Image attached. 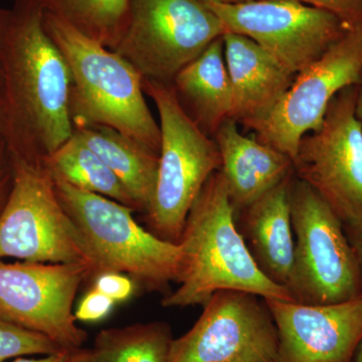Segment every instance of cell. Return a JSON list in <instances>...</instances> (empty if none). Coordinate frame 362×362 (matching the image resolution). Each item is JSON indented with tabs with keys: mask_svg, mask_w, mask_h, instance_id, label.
I'll return each mask as SVG.
<instances>
[{
	"mask_svg": "<svg viewBox=\"0 0 362 362\" xmlns=\"http://www.w3.org/2000/svg\"><path fill=\"white\" fill-rule=\"evenodd\" d=\"M1 138L11 156L45 164L73 134L71 73L47 35L37 0H14L0 49Z\"/></svg>",
	"mask_w": 362,
	"mask_h": 362,
	"instance_id": "6da1fadb",
	"label": "cell"
},
{
	"mask_svg": "<svg viewBox=\"0 0 362 362\" xmlns=\"http://www.w3.org/2000/svg\"><path fill=\"white\" fill-rule=\"evenodd\" d=\"M13 188L0 214V259L85 264L95 278L94 259L59 201L51 171L13 156Z\"/></svg>",
	"mask_w": 362,
	"mask_h": 362,
	"instance_id": "52a82bcc",
	"label": "cell"
},
{
	"mask_svg": "<svg viewBox=\"0 0 362 362\" xmlns=\"http://www.w3.org/2000/svg\"><path fill=\"white\" fill-rule=\"evenodd\" d=\"M73 133L115 173L134 199L137 211L148 214L156 194L159 154L107 126L74 128Z\"/></svg>",
	"mask_w": 362,
	"mask_h": 362,
	"instance_id": "d6986e66",
	"label": "cell"
},
{
	"mask_svg": "<svg viewBox=\"0 0 362 362\" xmlns=\"http://www.w3.org/2000/svg\"><path fill=\"white\" fill-rule=\"evenodd\" d=\"M66 362H98L92 349H78L71 351Z\"/></svg>",
	"mask_w": 362,
	"mask_h": 362,
	"instance_id": "f546056e",
	"label": "cell"
},
{
	"mask_svg": "<svg viewBox=\"0 0 362 362\" xmlns=\"http://www.w3.org/2000/svg\"><path fill=\"white\" fill-rule=\"evenodd\" d=\"M204 2L226 33L254 40L294 75L320 58L349 28L332 13L296 0Z\"/></svg>",
	"mask_w": 362,
	"mask_h": 362,
	"instance_id": "4fadbf2b",
	"label": "cell"
},
{
	"mask_svg": "<svg viewBox=\"0 0 362 362\" xmlns=\"http://www.w3.org/2000/svg\"><path fill=\"white\" fill-rule=\"evenodd\" d=\"M71 351H73V350H71ZM70 354V350H66V351L51 354V356H45V357H42V358L37 359L18 357V358H16V361H13V362H66Z\"/></svg>",
	"mask_w": 362,
	"mask_h": 362,
	"instance_id": "f1b7e54d",
	"label": "cell"
},
{
	"mask_svg": "<svg viewBox=\"0 0 362 362\" xmlns=\"http://www.w3.org/2000/svg\"><path fill=\"white\" fill-rule=\"evenodd\" d=\"M362 81V25L347 28L341 39L297 74L273 111L249 130L255 138L294 160L300 140L318 129L338 93Z\"/></svg>",
	"mask_w": 362,
	"mask_h": 362,
	"instance_id": "30bf717a",
	"label": "cell"
},
{
	"mask_svg": "<svg viewBox=\"0 0 362 362\" xmlns=\"http://www.w3.org/2000/svg\"><path fill=\"white\" fill-rule=\"evenodd\" d=\"M352 362H362V338L357 345Z\"/></svg>",
	"mask_w": 362,
	"mask_h": 362,
	"instance_id": "e575fe53",
	"label": "cell"
},
{
	"mask_svg": "<svg viewBox=\"0 0 362 362\" xmlns=\"http://www.w3.org/2000/svg\"><path fill=\"white\" fill-rule=\"evenodd\" d=\"M356 116L362 126V81L361 84L359 85L358 96H357Z\"/></svg>",
	"mask_w": 362,
	"mask_h": 362,
	"instance_id": "1f68e13d",
	"label": "cell"
},
{
	"mask_svg": "<svg viewBox=\"0 0 362 362\" xmlns=\"http://www.w3.org/2000/svg\"><path fill=\"white\" fill-rule=\"evenodd\" d=\"M13 185V156L0 137V214L4 211Z\"/></svg>",
	"mask_w": 362,
	"mask_h": 362,
	"instance_id": "4316f807",
	"label": "cell"
},
{
	"mask_svg": "<svg viewBox=\"0 0 362 362\" xmlns=\"http://www.w3.org/2000/svg\"><path fill=\"white\" fill-rule=\"evenodd\" d=\"M225 26L204 0H131L130 18L114 51L143 78L171 84Z\"/></svg>",
	"mask_w": 362,
	"mask_h": 362,
	"instance_id": "ba28073f",
	"label": "cell"
},
{
	"mask_svg": "<svg viewBox=\"0 0 362 362\" xmlns=\"http://www.w3.org/2000/svg\"><path fill=\"white\" fill-rule=\"evenodd\" d=\"M294 171L235 216L255 263L269 280L287 287L294 263L290 192Z\"/></svg>",
	"mask_w": 362,
	"mask_h": 362,
	"instance_id": "2e32d148",
	"label": "cell"
},
{
	"mask_svg": "<svg viewBox=\"0 0 362 362\" xmlns=\"http://www.w3.org/2000/svg\"><path fill=\"white\" fill-rule=\"evenodd\" d=\"M44 25L70 69L73 129L107 126L159 154L160 127L145 101L139 71L113 49L45 11Z\"/></svg>",
	"mask_w": 362,
	"mask_h": 362,
	"instance_id": "3957f363",
	"label": "cell"
},
{
	"mask_svg": "<svg viewBox=\"0 0 362 362\" xmlns=\"http://www.w3.org/2000/svg\"><path fill=\"white\" fill-rule=\"evenodd\" d=\"M93 277L85 264L0 259V317L42 333L62 349H82L87 333L76 324L73 303L81 284Z\"/></svg>",
	"mask_w": 362,
	"mask_h": 362,
	"instance_id": "7c38bea8",
	"label": "cell"
},
{
	"mask_svg": "<svg viewBox=\"0 0 362 362\" xmlns=\"http://www.w3.org/2000/svg\"><path fill=\"white\" fill-rule=\"evenodd\" d=\"M223 44L233 96L230 119L250 129L273 111L296 75L244 35L226 33Z\"/></svg>",
	"mask_w": 362,
	"mask_h": 362,
	"instance_id": "9a60e30c",
	"label": "cell"
},
{
	"mask_svg": "<svg viewBox=\"0 0 362 362\" xmlns=\"http://www.w3.org/2000/svg\"><path fill=\"white\" fill-rule=\"evenodd\" d=\"M94 289L103 293L114 302H122L134 292V283L129 277L117 272L102 273L95 278Z\"/></svg>",
	"mask_w": 362,
	"mask_h": 362,
	"instance_id": "d4e9b609",
	"label": "cell"
},
{
	"mask_svg": "<svg viewBox=\"0 0 362 362\" xmlns=\"http://www.w3.org/2000/svg\"><path fill=\"white\" fill-rule=\"evenodd\" d=\"M142 86L156 104L161 133L156 194L145 216L150 233L180 244L195 199L221 170L220 150L181 108L171 84L143 78Z\"/></svg>",
	"mask_w": 362,
	"mask_h": 362,
	"instance_id": "5b68a950",
	"label": "cell"
},
{
	"mask_svg": "<svg viewBox=\"0 0 362 362\" xmlns=\"http://www.w3.org/2000/svg\"><path fill=\"white\" fill-rule=\"evenodd\" d=\"M265 301L278 329L275 362H352L362 338V297L331 305Z\"/></svg>",
	"mask_w": 362,
	"mask_h": 362,
	"instance_id": "5bb4252c",
	"label": "cell"
},
{
	"mask_svg": "<svg viewBox=\"0 0 362 362\" xmlns=\"http://www.w3.org/2000/svg\"><path fill=\"white\" fill-rule=\"evenodd\" d=\"M173 331L165 322L102 330L92 351L98 362H168Z\"/></svg>",
	"mask_w": 362,
	"mask_h": 362,
	"instance_id": "7402d4cb",
	"label": "cell"
},
{
	"mask_svg": "<svg viewBox=\"0 0 362 362\" xmlns=\"http://www.w3.org/2000/svg\"><path fill=\"white\" fill-rule=\"evenodd\" d=\"M2 98H4V81H2L1 66H0V137L2 127Z\"/></svg>",
	"mask_w": 362,
	"mask_h": 362,
	"instance_id": "d6a6232c",
	"label": "cell"
},
{
	"mask_svg": "<svg viewBox=\"0 0 362 362\" xmlns=\"http://www.w3.org/2000/svg\"><path fill=\"white\" fill-rule=\"evenodd\" d=\"M171 87L183 111L202 133L213 138L221 124L230 118L233 106L223 37L214 40L199 57L183 66Z\"/></svg>",
	"mask_w": 362,
	"mask_h": 362,
	"instance_id": "ac0fdd59",
	"label": "cell"
},
{
	"mask_svg": "<svg viewBox=\"0 0 362 362\" xmlns=\"http://www.w3.org/2000/svg\"><path fill=\"white\" fill-rule=\"evenodd\" d=\"M81 35L115 49L129 23L131 0H37Z\"/></svg>",
	"mask_w": 362,
	"mask_h": 362,
	"instance_id": "44dd1931",
	"label": "cell"
},
{
	"mask_svg": "<svg viewBox=\"0 0 362 362\" xmlns=\"http://www.w3.org/2000/svg\"><path fill=\"white\" fill-rule=\"evenodd\" d=\"M359 86L338 93L318 129L300 140L293 160L298 180L313 188L344 226L362 223V126Z\"/></svg>",
	"mask_w": 362,
	"mask_h": 362,
	"instance_id": "9c48e42d",
	"label": "cell"
},
{
	"mask_svg": "<svg viewBox=\"0 0 362 362\" xmlns=\"http://www.w3.org/2000/svg\"><path fill=\"white\" fill-rule=\"evenodd\" d=\"M66 351L51 338L0 317V362L28 356H51Z\"/></svg>",
	"mask_w": 362,
	"mask_h": 362,
	"instance_id": "603a6c76",
	"label": "cell"
},
{
	"mask_svg": "<svg viewBox=\"0 0 362 362\" xmlns=\"http://www.w3.org/2000/svg\"><path fill=\"white\" fill-rule=\"evenodd\" d=\"M290 204L296 240L286 289L293 303L331 305L361 298V267L337 214L295 175Z\"/></svg>",
	"mask_w": 362,
	"mask_h": 362,
	"instance_id": "8992f818",
	"label": "cell"
},
{
	"mask_svg": "<svg viewBox=\"0 0 362 362\" xmlns=\"http://www.w3.org/2000/svg\"><path fill=\"white\" fill-rule=\"evenodd\" d=\"M238 125L226 119L213 137L235 216L294 171L289 156L242 134Z\"/></svg>",
	"mask_w": 362,
	"mask_h": 362,
	"instance_id": "e0dca14e",
	"label": "cell"
},
{
	"mask_svg": "<svg viewBox=\"0 0 362 362\" xmlns=\"http://www.w3.org/2000/svg\"><path fill=\"white\" fill-rule=\"evenodd\" d=\"M344 228L350 244L356 252L362 275V223L359 225L344 226Z\"/></svg>",
	"mask_w": 362,
	"mask_h": 362,
	"instance_id": "83f0119b",
	"label": "cell"
},
{
	"mask_svg": "<svg viewBox=\"0 0 362 362\" xmlns=\"http://www.w3.org/2000/svg\"><path fill=\"white\" fill-rule=\"evenodd\" d=\"M277 326L264 298L221 290L192 329L173 339L168 362H275Z\"/></svg>",
	"mask_w": 362,
	"mask_h": 362,
	"instance_id": "8fae6325",
	"label": "cell"
},
{
	"mask_svg": "<svg viewBox=\"0 0 362 362\" xmlns=\"http://www.w3.org/2000/svg\"><path fill=\"white\" fill-rule=\"evenodd\" d=\"M337 16L347 28L362 25V0H296Z\"/></svg>",
	"mask_w": 362,
	"mask_h": 362,
	"instance_id": "cb8c5ba5",
	"label": "cell"
},
{
	"mask_svg": "<svg viewBox=\"0 0 362 362\" xmlns=\"http://www.w3.org/2000/svg\"><path fill=\"white\" fill-rule=\"evenodd\" d=\"M180 244L183 252L180 286L163 298L164 307L204 306L221 290L293 302L287 289L269 280L255 263L235 225L220 170L209 176L195 199Z\"/></svg>",
	"mask_w": 362,
	"mask_h": 362,
	"instance_id": "7a4b0ae2",
	"label": "cell"
},
{
	"mask_svg": "<svg viewBox=\"0 0 362 362\" xmlns=\"http://www.w3.org/2000/svg\"><path fill=\"white\" fill-rule=\"evenodd\" d=\"M204 1L216 2V4H240L252 1V0H204Z\"/></svg>",
	"mask_w": 362,
	"mask_h": 362,
	"instance_id": "836d02e7",
	"label": "cell"
},
{
	"mask_svg": "<svg viewBox=\"0 0 362 362\" xmlns=\"http://www.w3.org/2000/svg\"><path fill=\"white\" fill-rule=\"evenodd\" d=\"M52 177L62 206L94 259L95 278L107 272L125 273L151 291L178 283L183 266L180 244L144 230L136 223L130 207Z\"/></svg>",
	"mask_w": 362,
	"mask_h": 362,
	"instance_id": "277c9868",
	"label": "cell"
},
{
	"mask_svg": "<svg viewBox=\"0 0 362 362\" xmlns=\"http://www.w3.org/2000/svg\"><path fill=\"white\" fill-rule=\"evenodd\" d=\"M45 165L52 175L74 187L103 195L137 211L134 199L115 173L75 133L45 159Z\"/></svg>",
	"mask_w": 362,
	"mask_h": 362,
	"instance_id": "ffe728a7",
	"label": "cell"
},
{
	"mask_svg": "<svg viewBox=\"0 0 362 362\" xmlns=\"http://www.w3.org/2000/svg\"><path fill=\"white\" fill-rule=\"evenodd\" d=\"M114 304L113 300L93 288L78 305L75 313L76 319L83 322L101 320L110 313Z\"/></svg>",
	"mask_w": 362,
	"mask_h": 362,
	"instance_id": "484cf974",
	"label": "cell"
},
{
	"mask_svg": "<svg viewBox=\"0 0 362 362\" xmlns=\"http://www.w3.org/2000/svg\"><path fill=\"white\" fill-rule=\"evenodd\" d=\"M9 21V9L0 6V49L6 37Z\"/></svg>",
	"mask_w": 362,
	"mask_h": 362,
	"instance_id": "4dcf8cb0",
	"label": "cell"
}]
</instances>
